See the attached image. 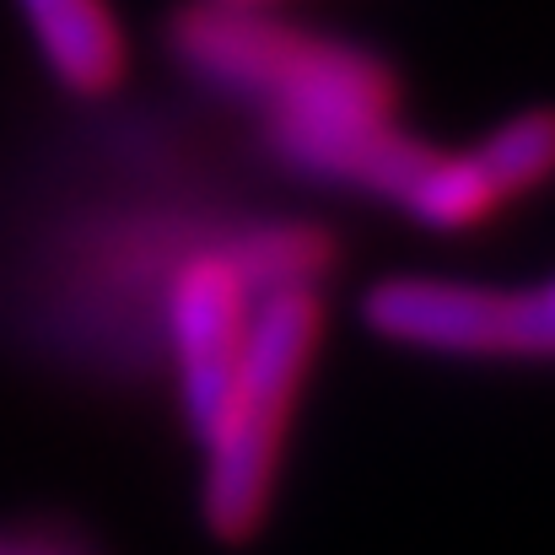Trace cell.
Here are the masks:
<instances>
[{
	"label": "cell",
	"mask_w": 555,
	"mask_h": 555,
	"mask_svg": "<svg viewBox=\"0 0 555 555\" xmlns=\"http://www.w3.org/2000/svg\"><path fill=\"white\" fill-rule=\"evenodd\" d=\"M168 54L205 92L248 108L264 157L313 189L388 205L426 152L399 119L393 65L292 11L184 0L168 16Z\"/></svg>",
	"instance_id": "6da1fadb"
},
{
	"label": "cell",
	"mask_w": 555,
	"mask_h": 555,
	"mask_svg": "<svg viewBox=\"0 0 555 555\" xmlns=\"http://www.w3.org/2000/svg\"><path fill=\"white\" fill-rule=\"evenodd\" d=\"M0 555H65V551H54L43 540H16V545H0Z\"/></svg>",
	"instance_id": "9c48e42d"
},
{
	"label": "cell",
	"mask_w": 555,
	"mask_h": 555,
	"mask_svg": "<svg viewBox=\"0 0 555 555\" xmlns=\"http://www.w3.org/2000/svg\"><path fill=\"white\" fill-rule=\"evenodd\" d=\"M372 340L437 362L524 367L555 346V292L545 281L496 286L464 275H383L357 302Z\"/></svg>",
	"instance_id": "3957f363"
},
{
	"label": "cell",
	"mask_w": 555,
	"mask_h": 555,
	"mask_svg": "<svg viewBox=\"0 0 555 555\" xmlns=\"http://www.w3.org/2000/svg\"><path fill=\"white\" fill-rule=\"evenodd\" d=\"M410 227L421 232H437V237H459V232H475L486 227L507 199L502 189L491 184V173L480 168L475 146L469 152H442V146H426L415 157V168L404 173L399 194L388 199Z\"/></svg>",
	"instance_id": "8992f818"
},
{
	"label": "cell",
	"mask_w": 555,
	"mask_h": 555,
	"mask_svg": "<svg viewBox=\"0 0 555 555\" xmlns=\"http://www.w3.org/2000/svg\"><path fill=\"white\" fill-rule=\"evenodd\" d=\"M259 297L264 292H259L254 270L243 264L232 227L216 237H194L173 259V270L163 281L157 324H163L168 377H173L189 431H199V421L210 415L227 372L243 351V335H248Z\"/></svg>",
	"instance_id": "277c9868"
},
{
	"label": "cell",
	"mask_w": 555,
	"mask_h": 555,
	"mask_svg": "<svg viewBox=\"0 0 555 555\" xmlns=\"http://www.w3.org/2000/svg\"><path fill=\"white\" fill-rule=\"evenodd\" d=\"M216 5H232V11H292L297 0H216Z\"/></svg>",
	"instance_id": "ba28073f"
},
{
	"label": "cell",
	"mask_w": 555,
	"mask_h": 555,
	"mask_svg": "<svg viewBox=\"0 0 555 555\" xmlns=\"http://www.w3.org/2000/svg\"><path fill=\"white\" fill-rule=\"evenodd\" d=\"M324 286L264 292L243 351L227 372L210 415L199 421V518L216 540L248 545L281 491L286 442L324 346Z\"/></svg>",
	"instance_id": "7a4b0ae2"
},
{
	"label": "cell",
	"mask_w": 555,
	"mask_h": 555,
	"mask_svg": "<svg viewBox=\"0 0 555 555\" xmlns=\"http://www.w3.org/2000/svg\"><path fill=\"white\" fill-rule=\"evenodd\" d=\"M11 11L70 103H108L130 81V33L114 0H11Z\"/></svg>",
	"instance_id": "5b68a950"
},
{
	"label": "cell",
	"mask_w": 555,
	"mask_h": 555,
	"mask_svg": "<svg viewBox=\"0 0 555 555\" xmlns=\"http://www.w3.org/2000/svg\"><path fill=\"white\" fill-rule=\"evenodd\" d=\"M475 157L491 173V184L502 189V199H518V194L540 189L555 157L551 114L545 108H524V114L502 119L486 141H475Z\"/></svg>",
	"instance_id": "52a82bcc"
}]
</instances>
